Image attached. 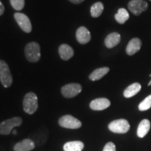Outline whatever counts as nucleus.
Returning a JSON list of instances; mask_svg holds the SVG:
<instances>
[{"instance_id": "nucleus-1", "label": "nucleus", "mask_w": 151, "mask_h": 151, "mask_svg": "<svg viewBox=\"0 0 151 151\" xmlns=\"http://www.w3.org/2000/svg\"><path fill=\"white\" fill-rule=\"evenodd\" d=\"M24 52L28 61L31 62H37L41 58V49L38 43H28L24 48Z\"/></svg>"}, {"instance_id": "nucleus-2", "label": "nucleus", "mask_w": 151, "mask_h": 151, "mask_svg": "<svg viewBox=\"0 0 151 151\" xmlns=\"http://www.w3.org/2000/svg\"><path fill=\"white\" fill-rule=\"evenodd\" d=\"M38 109V98L34 92H29L24 96L23 109L28 114H33Z\"/></svg>"}, {"instance_id": "nucleus-3", "label": "nucleus", "mask_w": 151, "mask_h": 151, "mask_svg": "<svg viewBox=\"0 0 151 151\" xmlns=\"http://www.w3.org/2000/svg\"><path fill=\"white\" fill-rule=\"evenodd\" d=\"M0 81L4 88H9L13 83L12 76L6 62L0 60Z\"/></svg>"}, {"instance_id": "nucleus-4", "label": "nucleus", "mask_w": 151, "mask_h": 151, "mask_svg": "<svg viewBox=\"0 0 151 151\" xmlns=\"http://www.w3.org/2000/svg\"><path fill=\"white\" fill-rule=\"evenodd\" d=\"M22 119L19 117H14L3 121L0 123V134L9 135L14 127L21 125Z\"/></svg>"}, {"instance_id": "nucleus-5", "label": "nucleus", "mask_w": 151, "mask_h": 151, "mask_svg": "<svg viewBox=\"0 0 151 151\" xmlns=\"http://www.w3.org/2000/svg\"><path fill=\"white\" fill-rule=\"evenodd\" d=\"M130 125L127 120L119 119L111 122L109 124V129L113 133L125 134L129 130Z\"/></svg>"}, {"instance_id": "nucleus-6", "label": "nucleus", "mask_w": 151, "mask_h": 151, "mask_svg": "<svg viewBox=\"0 0 151 151\" xmlns=\"http://www.w3.org/2000/svg\"><path fill=\"white\" fill-rule=\"evenodd\" d=\"M60 125L67 129H78L82 126L80 120L70 115H66L61 117L59 120Z\"/></svg>"}, {"instance_id": "nucleus-7", "label": "nucleus", "mask_w": 151, "mask_h": 151, "mask_svg": "<svg viewBox=\"0 0 151 151\" xmlns=\"http://www.w3.org/2000/svg\"><path fill=\"white\" fill-rule=\"evenodd\" d=\"M14 18L22 31H24L26 33L31 32L32 29L31 22H30L29 18L25 14L19 12L16 13L14 14Z\"/></svg>"}, {"instance_id": "nucleus-8", "label": "nucleus", "mask_w": 151, "mask_h": 151, "mask_svg": "<svg viewBox=\"0 0 151 151\" xmlns=\"http://www.w3.org/2000/svg\"><path fill=\"white\" fill-rule=\"evenodd\" d=\"M82 91V86L78 83H69L65 85L61 89L62 95L67 98H72Z\"/></svg>"}, {"instance_id": "nucleus-9", "label": "nucleus", "mask_w": 151, "mask_h": 151, "mask_svg": "<svg viewBox=\"0 0 151 151\" xmlns=\"http://www.w3.org/2000/svg\"><path fill=\"white\" fill-rule=\"evenodd\" d=\"M128 9L135 16H139L148 9V4L144 0H131L128 4Z\"/></svg>"}, {"instance_id": "nucleus-10", "label": "nucleus", "mask_w": 151, "mask_h": 151, "mask_svg": "<svg viewBox=\"0 0 151 151\" xmlns=\"http://www.w3.org/2000/svg\"><path fill=\"white\" fill-rule=\"evenodd\" d=\"M110 101L106 98H98L90 102V109L94 111H102L110 106Z\"/></svg>"}, {"instance_id": "nucleus-11", "label": "nucleus", "mask_w": 151, "mask_h": 151, "mask_svg": "<svg viewBox=\"0 0 151 151\" xmlns=\"http://www.w3.org/2000/svg\"><path fill=\"white\" fill-rule=\"evenodd\" d=\"M76 37L77 41L81 44H86L91 39V35L90 31L85 27H80L76 30Z\"/></svg>"}, {"instance_id": "nucleus-12", "label": "nucleus", "mask_w": 151, "mask_h": 151, "mask_svg": "<svg viewBox=\"0 0 151 151\" xmlns=\"http://www.w3.org/2000/svg\"><path fill=\"white\" fill-rule=\"evenodd\" d=\"M141 41L138 38H134L128 43L127 48H126V52L129 55H133L137 53L141 49Z\"/></svg>"}, {"instance_id": "nucleus-13", "label": "nucleus", "mask_w": 151, "mask_h": 151, "mask_svg": "<svg viewBox=\"0 0 151 151\" xmlns=\"http://www.w3.org/2000/svg\"><path fill=\"white\" fill-rule=\"evenodd\" d=\"M35 143L30 139H24L14 146V151H30L35 148Z\"/></svg>"}, {"instance_id": "nucleus-14", "label": "nucleus", "mask_w": 151, "mask_h": 151, "mask_svg": "<svg viewBox=\"0 0 151 151\" xmlns=\"http://www.w3.org/2000/svg\"><path fill=\"white\" fill-rule=\"evenodd\" d=\"M121 41V37L117 32L111 33L106 37L104 43L108 48H112L116 46Z\"/></svg>"}, {"instance_id": "nucleus-15", "label": "nucleus", "mask_w": 151, "mask_h": 151, "mask_svg": "<svg viewBox=\"0 0 151 151\" xmlns=\"http://www.w3.org/2000/svg\"><path fill=\"white\" fill-rule=\"evenodd\" d=\"M59 54L62 60H68L72 58L74 52L70 46L67 44H62L59 47Z\"/></svg>"}, {"instance_id": "nucleus-16", "label": "nucleus", "mask_w": 151, "mask_h": 151, "mask_svg": "<svg viewBox=\"0 0 151 151\" xmlns=\"http://www.w3.org/2000/svg\"><path fill=\"white\" fill-rule=\"evenodd\" d=\"M84 148V143L82 141H69L64 145L65 151H82Z\"/></svg>"}, {"instance_id": "nucleus-17", "label": "nucleus", "mask_w": 151, "mask_h": 151, "mask_svg": "<svg viewBox=\"0 0 151 151\" xmlns=\"http://www.w3.org/2000/svg\"><path fill=\"white\" fill-rule=\"evenodd\" d=\"M150 129V122L147 119H144L139 123L137 129V136L143 138L146 136Z\"/></svg>"}, {"instance_id": "nucleus-18", "label": "nucleus", "mask_w": 151, "mask_h": 151, "mask_svg": "<svg viewBox=\"0 0 151 151\" xmlns=\"http://www.w3.org/2000/svg\"><path fill=\"white\" fill-rule=\"evenodd\" d=\"M141 86L138 83H134L128 86L124 91V96L126 98H130L134 97L137 93L140 92Z\"/></svg>"}, {"instance_id": "nucleus-19", "label": "nucleus", "mask_w": 151, "mask_h": 151, "mask_svg": "<svg viewBox=\"0 0 151 151\" xmlns=\"http://www.w3.org/2000/svg\"><path fill=\"white\" fill-rule=\"evenodd\" d=\"M109 71V67H101L95 69L92 71L91 74L89 76V78L92 81H98L103 78L105 75H106Z\"/></svg>"}, {"instance_id": "nucleus-20", "label": "nucleus", "mask_w": 151, "mask_h": 151, "mask_svg": "<svg viewBox=\"0 0 151 151\" xmlns=\"http://www.w3.org/2000/svg\"><path fill=\"white\" fill-rule=\"evenodd\" d=\"M129 18V15L128 11L125 9L121 8L118 11V13L115 15V19L118 23L124 24L128 19Z\"/></svg>"}, {"instance_id": "nucleus-21", "label": "nucleus", "mask_w": 151, "mask_h": 151, "mask_svg": "<svg viewBox=\"0 0 151 151\" xmlns=\"http://www.w3.org/2000/svg\"><path fill=\"white\" fill-rule=\"evenodd\" d=\"M104 11V4L101 2H96L90 8V14L93 18H97L102 14Z\"/></svg>"}, {"instance_id": "nucleus-22", "label": "nucleus", "mask_w": 151, "mask_h": 151, "mask_svg": "<svg viewBox=\"0 0 151 151\" xmlns=\"http://www.w3.org/2000/svg\"><path fill=\"white\" fill-rule=\"evenodd\" d=\"M151 108V94L147 97L146 99H143L139 105V109L141 111H144L148 110Z\"/></svg>"}, {"instance_id": "nucleus-23", "label": "nucleus", "mask_w": 151, "mask_h": 151, "mask_svg": "<svg viewBox=\"0 0 151 151\" xmlns=\"http://www.w3.org/2000/svg\"><path fill=\"white\" fill-rule=\"evenodd\" d=\"M10 3L16 11H21L24 6V0H10Z\"/></svg>"}, {"instance_id": "nucleus-24", "label": "nucleus", "mask_w": 151, "mask_h": 151, "mask_svg": "<svg viewBox=\"0 0 151 151\" xmlns=\"http://www.w3.org/2000/svg\"><path fill=\"white\" fill-rule=\"evenodd\" d=\"M103 151H116V146L113 142H109L106 144Z\"/></svg>"}, {"instance_id": "nucleus-25", "label": "nucleus", "mask_w": 151, "mask_h": 151, "mask_svg": "<svg viewBox=\"0 0 151 151\" xmlns=\"http://www.w3.org/2000/svg\"><path fill=\"white\" fill-rule=\"evenodd\" d=\"M4 13V6L2 2L0 1V16L3 15Z\"/></svg>"}, {"instance_id": "nucleus-26", "label": "nucleus", "mask_w": 151, "mask_h": 151, "mask_svg": "<svg viewBox=\"0 0 151 151\" xmlns=\"http://www.w3.org/2000/svg\"><path fill=\"white\" fill-rule=\"evenodd\" d=\"M69 1H71V3L76 4H81L85 0H69Z\"/></svg>"}, {"instance_id": "nucleus-27", "label": "nucleus", "mask_w": 151, "mask_h": 151, "mask_svg": "<svg viewBox=\"0 0 151 151\" xmlns=\"http://www.w3.org/2000/svg\"><path fill=\"white\" fill-rule=\"evenodd\" d=\"M13 134H14V135H16V134H17V132H16V130H13Z\"/></svg>"}, {"instance_id": "nucleus-28", "label": "nucleus", "mask_w": 151, "mask_h": 151, "mask_svg": "<svg viewBox=\"0 0 151 151\" xmlns=\"http://www.w3.org/2000/svg\"><path fill=\"white\" fill-rule=\"evenodd\" d=\"M148 86H151V81H150V83H148Z\"/></svg>"}, {"instance_id": "nucleus-29", "label": "nucleus", "mask_w": 151, "mask_h": 151, "mask_svg": "<svg viewBox=\"0 0 151 151\" xmlns=\"http://www.w3.org/2000/svg\"><path fill=\"white\" fill-rule=\"evenodd\" d=\"M150 76H151V74H150Z\"/></svg>"}, {"instance_id": "nucleus-30", "label": "nucleus", "mask_w": 151, "mask_h": 151, "mask_svg": "<svg viewBox=\"0 0 151 151\" xmlns=\"http://www.w3.org/2000/svg\"><path fill=\"white\" fill-rule=\"evenodd\" d=\"M150 1H151V0H150Z\"/></svg>"}]
</instances>
